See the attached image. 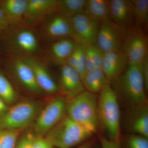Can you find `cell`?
Wrapping results in <instances>:
<instances>
[{"label":"cell","instance_id":"ba28073f","mask_svg":"<svg viewBox=\"0 0 148 148\" xmlns=\"http://www.w3.org/2000/svg\"><path fill=\"white\" fill-rule=\"evenodd\" d=\"M122 51L129 65H139L148 57L147 32L135 24L126 30Z\"/></svg>","mask_w":148,"mask_h":148},{"label":"cell","instance_id":"5bb4252c","mask_svg":"<svg viewBox=\"0 0 148 148\" xmlns=\"http://www.w3.org/2000/svg\"><path fill=\"white\" fill-rule=\"evenodd\" d=\"M73 28V39L86 44H96L100 24L85 14L70 18Z\"/></svg>","mask_w":148,"mask_h":148},{"label":"cell","instance_id":"83f0119b","mask_svg":"<svg viewBox=\"0 0 148 148\" xmlns=\"http://www.w3.org/2000/svg\"><path fill=\"white\" fill-rule=\"evenodd\" d=\"M78 47V55L77 59L76 65L75 69L79 74L82 80L86 73L85 68V46L83 43L76 42Z\"/></svg>","mask_w":148,"mask_h":148},{"label":"cell","instance_id":"d6a6232c","mask_svg":"<svg viewBox=\"0 0 148 148\" xmlns=\"http://www.w3.org/2000/svg\"><path fill=\"white\" fill-rule=\"evenodd\" d=\"M139 66L147 92L148 90V57L145 58Z\"/></svg>","mask_w":148,"mask_h":148},{"label":"cell","instance_id":"836d02e7","mask_svg":"<svg viewBox=\"0 0 148 148\" xmlns=\"http://www.w3.org/2000/svg\"><path fill=\"white\" fill-rule=\"evenodd\" d=\"M85 46V68L86 72L95 69L91 58V55L87 44H84Z\"/></svg>","mask_w":148,"mask_h":148},{"label":"cell","instance_id":"d6986e66","mask_svg":"<svg viewBox=\"0 0 148 148\" xmlns=\"http://www.w3.org/2000/svg\"><path fill=\"white\" fill-rule=\"evenodd\" d=\"M49 43V56L53 64L60 66L66 64L76 46V42L71 38L60 39Z\"/></svg>","mask_w":148,"mask_h":148},{"label":"cell","instance_id":"d590c367","mask_svg":"<svg viewBox=\"0 0 148 148\" xmlns=\"http://www.w3.org/2000/svg\"><path fill=\"white\" fill-rule=\"evenodd\" d=\"M9 106L0 98V120L2 119L7 113Z\"/></svg>","mask_w":148,"mask_h":148},{"label":"cell","instance_id":"5b68a950","mask_svg":"<svg viewBox=\"0 0 148 148\" xmlns=\"http://www.w3.org/2000/svg\"><path fill=\"white\" fill-rule=\"evenodd\" d=\"M93 134L66 115L45 137L54 148H73L92 138Z\"/></svg>","mask_w":148,"mask_h":148},{"label":"cell","instance_id":"7c38bea8","mask_svg":"<svg viewBox=\"0 0 148 148\" xmlns=\"http://www.w3.org/2000/svg\"><path fill=\"white\" fill-rule=\"evenodd\" d=\"M6 65L9 71L25 90L37 95L43 93L37 84L32 69L23 58L10 56Z\"/></svg>","mask_w":148,"mask_h":148},{"label":"cell","instance_id":"4dcf8cb0","mask_svg":"<svg viewBox=\"0 0 148 148\" xmlns=\"http://www.w3.org/2000/svg\"><path fill=\"white\" fill-rule=\"evenodd\" d=\"M31 148H54L45 137H36L32 140Z\"/></svg>","mask_w":148,"mask_h":148},{"label":"cell","instance_id":"74e56055","mask_svg":"<svg viewBox=\"0 0 148 148\" xmlns=\"http://www.w3.org/2000/svg\"><path fill=\"white\" fill-rule=\"evenodd\" d=\"M93 148H99V147H95H95H94Z\"/></svg>","mask_w":148,"mask_h":148},{"label":"cell","instance_id":"8992f818","mask_svg":"<svg viewBox=\"0 0 148 148\" xmlns=\"http://www.w3.org/2000/svg\"><path fill=\"white\" fill-rule=\"evenodd\" d=\"M68 98L60 94L52 98L40 110L35 120L34 135L44 137L66 115Z\"/></svg>","mask_w":148,"mask_h":148},{"label":"cell","instance_id":"6da1fadb","mask_svg":"<svg viewBox=\"0 0 148 148\" xmlns=\"http://www.w3.org/2000/svg\"><path fill=\"white\" fill-rule=\"evenodd\" d=\"M97 117L101 126L109 140L120 141L121 116L119 98L110 84L106 85L98 94Z\"/></svg>","mask_w":148,"mask_h":148},{"label":"cell","instance_id":"f1b7e54d","mask_svg":"<svg viewBox=\"0 0 148 148\" xmlns=\"http://www.w3.org/2000/svg\"><path fill=\"white\" fill-rule=\"evenodd\" d=\"M95 69H101L105 53L96 44H87Z\"/></svg>","mask_w":148,"mask_h":148},{"label":"cell","instance_id":"9c48e42d","mask_svg":"<svg viewBox=\"0 0 148 148\" xmlns=\"http://www.w3.org/2000/svg\"><path fill=\"white\" fill-rule=\"evenodd\" d=\"M38 27L41 36L48 43L64 38L73 39V33L70 18L57 12L46 18Z\"/></svg>","mask_w":148,"mask_h":148},{"label":"cell","instance_id":"7a4b0ae2","mask_svg":"<svg viewBox=\"0 0 148 148\" xmlns=\"http://www.w3.org/2000/svg\"><path fill=\"white\" fill-rule=\"evenodd\" d=\"M113 89L127 106L147 103V92L139 65H129L124 73L113 81Z\"/></svg>","mask_w":148,"mask_h":148},{"label":"cell","instance_id":"30bf717a","mask_svg":"<svg viewBox=\"0 0 148 148\" xmlns=\"http://www.w3.org/2000/svg\"><path fill=\"white\" fill-rule=\"evenodd\" d=\"M126 30L110 20L100 24L96 44L104 53L122 50Z\"/></svg>","mask_w":148,"mask_h":148},{"label":"cell","instance_id":"52a82bcc","mask_svg":"<svg viewBox=\"0 0 148 148\" xmlns=\"http://www.w3.org/2000/svg\"><path fill=\"white\" fill-rule=\"evenodd\" d=\"M40 110L39 103L33 100H24L14 103L0 120V129L21 130L36 119Z\"/></svg>","mask_w":148,"mask_h":148},{"label":"cell","instance_id":"d4e9b609","mask_svg":"<svg viewBox=\"0 0 148 148\" xmlns=\"http://www.w3.org/2000/svg\"><path fill=\"white\" fill-rule=\"evenodd\" d=\"M0 98L9 107L16 103L18 94L13 86L0 71Z\"/></svg>","mask_w":148,"mask_h":148},{"label":"cell","instance_id":"7402d4cb","mask_svg":"<svg viewBox=\"0 0 148 148\" xmlns=\"http://www.w3.org/2000/svg\"><path fill=\"white\" fill-rule=\"evenodd\" d=\"M82 82L85 90L98 95L106 85L110 84L101 69L86 72Z\"/></svg>","mask_w":148,"mask_h":148},{"label":"cell","instance_id":"603a6c76","mask_svg":"<svg viewBox=\"0 0 148 148\" xmlns=\"http://www.w3.org/2000/svg\"><path fill=\"white\" fill-rule=\"evenodd\" d=\"M86 0H57L56 12L71 18L84 12Z\"/></svg>","mask_w":148,"mask_h":148},{"label":"cell","instance_id":"cb8c5ba5","mask_svg":"<svg viewBox=\"0 0 148 148\" xmlns=\"http://www.w3.org/2000/svg\"><path fill=\"white\" fill-rule=\"evenodd\" d=\"M133 9L134 24L147 32L148 0H131Z\"/></svg>","mask_w":148,"mask_h":148},{"label":"cell","instance_id":"f546056e","mask_svg":"<svg viewBox=\"0 0 148 148\" xmlns=\"http://www.w3.org/2000/svg\"><path fill=\"white\" fill-rule=\"evenodd\" d=\"M34 133L27 132L18 138L15 148H31L32 140L34 138Z\"/></svg>","mask_w":148,"mask_h":148},{"label":"cell","instance_id":"ffe728a7","mask_svg":"<svg viewBox=\"0 0 148 148\" xmlns=\"http://www.w3.org/2000/svg\"><path fill=\"white\" fill-rule=\"evenodd\" d=\"M28 0L0 1V7L11 27L24 26V18Z\"/></svg>","mask_w":148,"mask_h":148},{"label":"cell","instance_id":"8d00e7d4","mask_svg":"<svg viewBox=\"0 0 148 148\" xmlns=\"http://www.w3.org/2000/svg\"><path fill=\"white\" fill-rule=\"evenodd\" d=\"M95 145V139L92 138L82 145L73 148H93Z\"/></svg>","mask_w":148,"mask_h":148},{"label":"cell","instance_id":"8fae6325","mask_svg":"<svg viewBox=\"0 0 148 148\" xmlns=\"http://www.w3.org/2000/svg\"><path fill=\"white\" fill-rule=\"evenodd\" d=\"M123 119L124 128L128 134L148 138V102L127 106Z\"/></svg>","mask_w":148,"mask_h":148},{"label":"cell","instance_id":"4316f807","mask_svg":"<svg viewBox=\"0 0 148 148\" xmlns=\"http://www.w3.org/2000/svg\"><path fill=\"white\" fill-rule=\"evenodd\" d=\"M21 130L0 129V148H15Z\"/></svg>","mask_w":148,"mask_h":148},{"label":"cell","instance_id":"277c9868","mask_svg":"<svg viewBox=\"0 0 148 148\" xmlns=\"http://www.w3.org/2000/svg\"><path fill=\"white\" fill-rule=\"evenodd\" d=\"M1 36L11 56L36 58L40 51L38 36L26 26L10 27Z\"/></svg>","mask_w":148,"mask_h":148},{"label":"cell","instance_id":"484cf974","mask_svg":"<svg viewBox=\"0 0 148 148\" xmlns=\"http://www.w3.org/2000/svg\"><path fill=\"white\" fill-rule=\"evenodd\" d=\"M121 148H148V138L135 134L121 135Z\"/></svg>","mask_w":148,"mask_h":148},{"label":"cell","instance_id":"2e32d148","mask_svg":"<svg viewBox=\"0 0 148 148\" xmlns=\"http://www.w3.org/2000/svg\"><path fill=\"white\" fill-rule=\"evenodd\" d=\"M22 58L32 69L37 84L43 92L49 95L61 94L58 84L44 64L37 58Z\"/></svg>","mask_w":148,"mask_h":148},{"label":"cell","instance_id":"44dd1931","mask_svg":"<svg viewBox=\"0 0 148 148\" xmlns=\"http://www.w3.org/2000/svg\"><path fill=\"white\" fill-rule=\"evenodd\" d=\"M109 0H86L84 13L101 24L111 20Z\"/></svg>","mask_w":148,"mask_h":148},{"label":"cell","instance_id":"9a60e30c","mask_svg":"<svg viewBox=\"0 0 148 148\" xmlns=\"http://www.w3.org/2000/svg\"><path fill=\"white\" fill-rule=\"evenodd\" d=\"M61 95L73 98L85 90L82 80L75 68L67 64L60 66L58 84Z\"/></svg>","mask_w":148,"mask_h":148},{"label":"cell","instance_id":"e0dca14e","mask_svg":"<svg viewBox=\"0 0 148 148\" xmlns=\"http://www.w3.org/2000/svg\"><path fill=\"white\" fill-rule=\"evenodd\" d=\"M109 14L111 20L126 30L134 24L131 0H109Z\"/></svg>","mask_w":148,"mask_h":148},{"label":"cell","instance_id":"ac0fdd59","mask_svg":"<svg viewBox=\"0 0 148 148\" xmlns=\"http://www.w3.org/2000/svg\"><path fill=\"white\" fill-rule=\"evenodd\" d=\"M129 64L122 51L105 53L101 69L110 84L123 73Z\"/></svg>","mask_w":148,"mask_h":148},{"label":"cell","instance_id":"3957f363","mask_svg":"<svg viewBox=\"0 0 148 148\" xmlns=\"http://www.w3.org/2000/svg\"><path fill=\"white\" fill-rule=\"evenodd\" d=\"M98 94L84 90L67 99L66 114L93 134L98 127L97 106Z\"/></svg>","mask_w":148,"mask_h":148},{"label":"cell","instance_id":"1f68e13d","mask_svg":"<svg viewBox=\"0 0 148 148\" xmlns=\"http://www.w3.org/2000/svg\"><path fill=\"white\" fill-rule=\"evenodd\" d=\"M98 138L101 148H121L120 141L109 140L100 133H98Z\"/></svg>","mask_w":148,"mask_h":148},{"label":"cell","instance_id":"4fadbf2b","mask_svg":"<svg viewBox=\"0 0 148 148\" xmlns=\"http://www.w3.org/2000/svg\"><path fill=\"white\" fill-rule=\"evenodd\" d=\"M57 0H28L24 25L33 29L56 12Z\"/></svg>","mask_w":148,"mask_h":148},{"label":"cell","instance_id":"e575fe53","mask_svg":"<svg viewBox=\"0 0 148 148\" xmlns=\"http://www.w3.org/2000/svg\"><path fill=\"white\" fill-rule=\"evenodd\" d=\"M10 27L2 10L0 7V36Z\"/></svg>","mask_w":148,"mask_h":148}]
</instances>
